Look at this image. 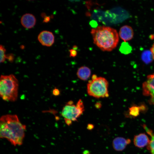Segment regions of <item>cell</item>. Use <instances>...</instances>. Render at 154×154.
Returning a JSON list of instances; mask_svg holds the SVG:
<instances>
[{
    "label": "cell",
    "mask_w": 154,
    "mask_h": 154,
    "mask_svg": "<svg viewBox=\"0 0 154 154\" xmlns=\"http://www.w3.org/2000/svg\"><path fill=\"white\" fill-rule=\"evenodd\" d=\"M70 56V57H75L77 55V52L76 50L73 49H70L69 50Z\"/></svg>",
    "instance_id": "cell-17"
},
{
    "label": "cell",
    "mask_w": 154,
    "mask_h": 154,
    "mask_svg": "<svg viewBox=\"0 0 154 154\" xmlns=\"http://www.w3.org/2000/svg\"><path fill=\"white\" fill-rule=\"evenodd\" d=\"M87 128L89 130H91L94 128V126L92 124H89L88 125Z\"/></svg>",
    "instance_id": "cell-23"
},
{
    "label": "cell",
    "mask_w": 154,
    "mask_h": 154,
    "mask_svg": "<svg viewBox=\"0 0 154 154\" xmlns=\"http://www.w3.org/2000/svg\"><path fill=\"white\" fill-rule=\"evenodd\" d=\"M98 77L95 74L93 75L92 77V80H93L96 79Z\"/></svg>",
    "instance_id": "cell-24"
},
{
    "label": "cell",
    "mask_w": 154,
    "mask_h": 154,
    "mask_svg": "<svg viewBox=\"0 0 154 154\" xmlns=\"http://www.w3.org/2000/svg\"><path fill=\"white\" fill-rule=\"evenodd\" d=\"M38 39L42 45L50 46L54 42V37L53 33L51 32L43 31L38 35Z\"/></svg>",
    "instance_id": "cell-7"
},
{
    "label": "cell",
    "mask_w": 154,
    "mask_h": 154,
    "mask_svg": "<svg viewBox=\"0 0 154 154\" xmlns=\"http://www.w3.org/2000/svg\"><path fill=\"white\" fill-rule=\"evenodd\" d=\"M83 154H90V153L88 151H85L83 152Z\"/></svg>",
    "instance_id": "cell-25"
},
{
    "label": "cell",
    "mask_w": 154,
    "mask_h": 154,
    "mask_svg": "<svg viewBox=\"0 0 154 154\" xmlns=\"http://www.w3.org/2000/svg\"><path fill=\"white\" fill-rule=\"evenodd\" d=\"M130 140L126 139L121 137H117L115 138L112 142V146L116 151H121L123 150L127 145L130 143Z\"/></svg>",
    "instance_id": "cell-10"
},
{
    "label": "cell",
    "mask_w": 154,
    "mask_h": 154,
    "mask_svg": "<svg viewBox=\"0 0 154 154\" xmlns=\"http://www.w3.org/2000/svg\"><path fill=\"white\" fill-rule=\"evenodd\" d=\"M94 43L101 50L110 51L117 46L119 36L115 29L108 27L98 26L91 32Z\"/></svg>",
    "instance_id": "cell-2"
},
{
    "label": "cell",
    "mask_w": 154,
    "mask_h": 154,
    "mask_svg": "<svg viewBox=\"0 0 154 154\" xmlns=\"http://www.w3.org/2000/svg\"><path fill=\"white\" fill-rule=\"evenodd\" d=\"M95 107L97 109H99L101 107L102 104L100 102H96L95 104Z\"/></svg>",
    "instance_id": "cell-21"
},
{
    "label": "cell",
    "mask_w": 154,
    "mask_h": 154,
    "mask_svg": "<svg viewBox=\"0 0 154 154\" xmlns=\"http://www.w3.org/2000/svg\"><path fill=\"white\" fill-rule=\"evenodd\" d=\"M52 94L55 96H58L60 94V91L58 89L55 88L53 90Z\"/></svg>",
    "instance_id": "cell-19"
},
{
    "label": "cell",
    "mask_w": 154,
    "mask_h": 154,
    "mask_svg": "<svg viewBox=\"0 0 154 154\" xmlns=\"http://www.w3.org/2000/svg\"><path fill=\"white\" fill-rule=\"evenodd\" d=\"M140 111V106L133 105L129 108V113L131 116L135 117L139 115Z\"/></svg>",
    "instance_id": "cell-13"
},
{
    "label": "cell",
    "mask_w": 154,
    "mask_h": 154,
    "mask_svg": "<svg viewBox=\"0 0 154 154\" xmlns=\"http://www.w3.org/2000/svg\"><path fill=\"white\" fill-rule=\"evenodd\" d=\"M142 59L146 63H148L151 62L153 59V58L150 50L144 51L142 54Z\"/></svg>",
    "instance_id": "cell-14"
},
{
    "label": "cell",
    "mask_w": 154,
    "mask_h": 154,
    "mask_svg": "<svg viewBox=\"0 0 154 154\" xmlns=\"http://www.w3.org/2000/svg\"><path fill=\"white\" fill-rule=\"evenodd\" d=\"M108 86V82L105 78L98 77L88 81L87 86V92L89 96L95 98L108 97L109 96Z\"/></svg>",
    "instance_id": "cell-4"
},
{
    "label": "cell",
    "mask_w": 154,
    "mask_h": 154,
    "mask_svg": "<svg viewBox=\"0 0 154 154\" xmlns=\"http://www.w3.org/2000/svg\"><path fill=\"white\" fill-rule=\"evenodd\" d=\"M119 35L120 38L126 42L131 39L134 35V32L132 27L127 25L122 26L120 29Z\"/></svg>",
    "instance_id": "cell-8"
},
{
    "label": "cell",
    "mask_w": 154,
    "mask_h": 154,
    "mask_svg": "<svg viewBox=\"0 0 154 154\" xmlns=\"http://www.w3.org/2000/svg\"><path fill=\"white\" fill-rule=\"evenodd\" d=\"M36 22L35 16L31 13H27L24 14L21 19V25L27 29H31L36 24Z\"/></svg>",
    "instance_id": "cell-9"
},
{
    "label": "cell",
    "mask_w": 154,
    "mask_h": 154,
    "mask_svg": "<svg viewBox=\"0 0 154 154\" xmlns=\"http://www.w3.org/2000/svg\"><path fill=\"white\" fill-rule=\"evenodd\" d=\"M18 82L13 74L1 75L0 80V95L5 101L14 102L17 98Z\"/></svg>",
    "instance_id": "cell-3"
},
{
    "label": "cell",
    "mask_w": 154,
    "mask_h": 154,
    "mask_svg": "<svg viewBox=\"0 0 154 154\" xmlns=\"http://www.w3.org/2000/svg\"><path fill=\"white\" fill-rule=\"evenodd\" d=\"M151 154H154V151L153 152H151Z\"/></svg>",
    "instance_id": "cell-26"
},
{
    "label": "cell",
    "mask_w": 154,
    "mask_h": 154,
    "mask_svg": "<svg viewBox=\"0 0 154 154\" xmlns=\"http://www.w3.org/2000/svg\"><path fill=\"white\" fill-rule=\"evenodd\" d=\"M50 17L49 16H45L43 22L45 23H48L50 21Z\"/></svg>",
    "instance_id": "cell-20"
},
{
    "label": "cell",
    "mask_w": 154,
    "mask_h": 154,
    "mask_svg": "<svg viewBox=\"0 0 154 154\" xmlns=\"http://www.w3.org/2000/svg\"><path fill=\"white\" fill-rule=\"evenodd\" d=\"M119 50L121 53L127 54L129 53L131 51V48L126 42H124L120 46Z\"/></svg>",
    "instance_id": "cell-15"
},
{
    "label": "cell",
    "mask_w": 154,
    "mask_h": 154,
    "mask_svg": "<svg viewBox=\"0 0 154 154\" xmlns=\"http://www.w3.org/2000/svg\"><path fill=\"white\" fill-rule=\"evenodd\" d=\"M6 49L4 46L1 45H0V62L3 63L5 60L6 58V55L5 54Z\"/></svg>",
    "instance_id": "cell-16"
},
{
    "label": "cell",
    "mask_w": 154,
    "mask_h": 154,
    "mask_svg": "<svg viewBox=\"0 0 154 154\" xmlns=\"http://www.w3.org/2000/svg\"><path fill=\"white\" fill-rule=\"evenodd\" d=\"M26 129L16 115L7 114L0 118V138L6 139L14 146L22 144Z\"/></svg>",
    "instance_id": "cell-1"
},
{
    "label": "cell",
    "mask_w": 154,
    "mask_h": 154,
    "mask_svg": "<svg viewBox=\"0 0 154 154\" xmlns=\"http://www.w3.org/2000/svg\"><path fill=\"white\" fill-rule=\"evenodd\" d=\"M150 141L148 136L144 133L135 135L133 139L134 144L139 148H142L148 145Z\"/></svg>",
    "instance_id": "cell-11"
},
{
    "label": "cell",
    "mask_w": 154,
    "mask_h": 154,
    "mask_svg": "<svg viewBox=\"0 0 154 154\" xmlns=\"http://www.w3.org/2000/svg\"><path fill=\"white\" fill-rule=\"evenodd\" d=\"M143 94L149 97V102L154 104V73L148 75L142 85Z\"/></svg>",
    "instance_id": "cell-6"
},
{
    "label": "cell",
    "mask_w": 154,
    "mask_h": 154,
    "mask_svg": "<svg viewBox=\"0 0 154 154\" xmlns=\"http://www.w3.org/2000/svg\"><path fill=\"white\" fill-rule=\"evenodd\" d=\"M150 50L152 54L153 59L154 60V43L151 47Z\"/></svg>",
    "instance_id": "cell-22"
},
{
    "label": "cell",
    "mask_w": 154,
    "mask_h": 154,
    "mask_svg": "<svg viewBox=\"0 0 154 154\" xmlns=\"http://www.w3.org/2000/svg\"><path fill=\"white\" fill-rule=\"evenodd\" d=\"M84 111V106L83 101L80 99L76 104L73 101H69L62 108L61 115L65 120L72 121H77L79 118Z\"/></svg>",
    "instance_id": "cell-5"
},
{
    "label": "cell",
    "mask_w": 154,
    "mask_h": 154,
    "mask_svg": "<svg viewBox=\"0 0 154 154\" xmlns=\"http://www.w3.org/2000/svg\"><path fill=\"white\" fill-rule=\"evenodd\" d=\"M78 77L80 80L85 81L88 79L91 74L90 69L86 66H82L79 68L77 72Z\"/></svg>",
    "instance_id": "cell-12"
},
{
    "label": "cell",
    "mask_w": 154,
    "mask_h": 154,
    "mask_svg": "<svg viewBox=\"0 0 154 154\" xmlns=\"http://www.w3.org/2000/svg\"><path fill=\"white\" fill-rule=\"evenodd\" d=\"M6 58H7L10 62H13L14 58V55L12 54L6 55Z\"/></svg>",
    "instance_id": "cell-18"
}]
</instances>
